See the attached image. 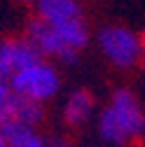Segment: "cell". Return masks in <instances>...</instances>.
I'll return each instance as SVG.
<instances>
[{
  "mask_svg": "<svg viewBox=\"0 0 145 147\" xmlns=\"http://www.w3.org/2000/svg\"><path fill=\"white\" fill-rule=\"evenodd\" d=\"M45 119V105L42 103H35L30 98L24 96H16L12 91V103H9V121H21L28 126L38 128Z\"/></svg>",
  "mask_w": 145,
  "mask_h": 147,
  "instance_id": "8",
  "label": "cell"
},
{
  "mask_svg": "<svg viewBox=\"0 0 145 147\" xmlns=\"http://www.w3.org/2000/svg\"><path fill=\"white\" fill-rule=\"evenodd\" d=\"M14 38L0 42V82H7L14 77Z\"/></svg>",
  "mask_w": 145,
  "mask_h": 147,
  "instance_id": "10",
  "label": "cell"
},
{
  "mask_svg": "<svg viewBox=\"0 0 145 147\" xmlns=\"http://www.w3.org/2000/svg\"><path fill=\"white\" fill-rule=\"evenodd\" d=\"M24 38L30 40L35 47H38L45 59L47 56L49 59H59L63 63H75V59H77V51H70L63 45V40L59 38L56 28H54L51 24H47V21H42V19H38V16L28 21Z\"/></svg>",
  "mask_w": 145,
  "mask_h": 147,
  "instance_id": "4",
  "label": "cell"
},
{
  "mask_svg": "<svg viewBox=\"0 0 145 147\" xmlns=\"http://www.w3.org/2000/svg\"><path fill=\"white\" fill-rule=\"evenodd\" d=\"M9 89L16 96H24V98H30L35 103L45 105L47 100H51L59 94L61 77H59V70L49 61H40L30 68L14 72V77L9 80Z\"/></svg>",
  "mask_w": 145,
  "mask_h": 147,
  "instance_id": "3",
  "label": "cell"
},
{
  "mask_svg": "<svg viewBox=\"0 0 145 147\" xmlns=\"http://www.w3.org/2000/svg\"><path fill=\"white\" fill-rule=\"evenodd\" d=\"M94 115V96L87 89H77L63 105V119L68 126H84Z\"/></svg>",
  "mask_w": 145,
  "mask_h": 147,
  "instance_id": "7",
  "label": "cell"
},
{
  "mask_svg": "<svg viewBox=\"0 0 145 147\" xmlns=\"http://www.w3.org/2000/svg\"><path fill=\"white\" fill-rule=\"evenodd\" d=\"M0 147H7V140H5V136H3V131H0Z\"/></svg>",
  "mask_w": 145,
  "mask_h": 147,
  "instance_id": "12",
  "label": "cell"
},
{
  "mask_svg": "<svg viewBox=\"0 0 145 147\" xmlns=\"http://www.w3.org/2000/svg\"><path fill=\"white\" fill-rule=\"evenodd\" d=\"M103 56L119 70H131L143 61V40L126 26H105L98 30Z\"/></svg>",
  "mask_w": 145,
  "mask_h": 147,
  "instance_id": "2",
  "label": "cell"
},
{
  "mask_svg": "<svg viewBox=\"0 0 145 147\" xmlns=\"http://www.w3.org/2000/svg\"><path fill=\"white\" fill-rule=\"evenodd\" d=\"M140 40H143V61H145V33L140 35Z\"/></svg>",
  "mask_w": 145,
  "mask_h": 147,
  "instance_id": "13",
  "label": "cell"
},
{
  "mask_svg": "<svg viewBox=\"0 0 145 147\" xmlns=\"http://www.w3.org/2000/svg\"><path fill=\"white\" fill-rule=\"evenodd\" d=\"M26 5H38V0H24Z\"/></svg>",
  "mask_w": 145,
  "mask_h": 147,
  "instance_id": "14",
  "label": "cell"
},
{
  "mask_svg": "<svg viewBox=\"0 0 145 147\" xmlns=\"http://www.w3.org/2000/svg\"><path fill=\"white\" fill-rule=\"evenodd\" d=\"M59 33V38L63 40V45L70 51H82L89 45V28L84 24V19H75V21H66V24H56L54 26Z\"/></svg>",
  "mask_w": 145,
  "mask_h": 147,
  "instance_id": "9",
  "label": "cell"
},
{
  "mask_svg": "<svg viewBox=\"0 0 145 147\" xmlns=\"http://www.w3.org/2000/svg\"><path fill=\"white\" fill-rule=\"evenodd\" d=\"M7 147H49V138L42 136L35 126L21 124V121H7L0 126Z\"/></svg>",
  "mask_w": 145,
  "mask_h": 147,
  "instance_id": "6",
  "label": "cell"
},
{
  "mask_svg": "<svg viewBox=\"0 0 145 147\" xmlns=\"http://www.w3.org/2000/svg\"><path fill=\"white\" fill-rule=\"evenodd\" d=\"M9 103H12V89L7 82H0V126L9 121Z\"/></svg>",
  "mask_w": 145,
  "mask_h": 147,
  "instance_id": "11",
  "label": "cell"
},
{
  "mask_svg": "<svg viewBox=\"0 0 145 147\" xmlns=\"http://www.w3.org/2000/svg\"><path fill=\"white\" fill-rule=\"evenodd\" d=\"M101 140L115 147H126L145 136V110L131 89H117L96 121Z\"/></svg>",
  "mask_w": 145,
  "mask_h": 147,
  "instance_id": "1",
  "label": "cell"
},
{
  "mask_svg": "<svg viewBox=\"0 0 145 147\" xmlns=\"http://www.w3.org/2000/svg\"><path fill=\"white\" fill-rule=\"evenodd\" d=\"M35 16L51 26L82 19V5L80 0H38Z\"/></svg>",
  "mask_w": 145,
  "mask_h": 147,
  "instance_id": "5",
  "label": "cell"
}]
</instances>
